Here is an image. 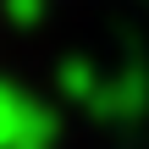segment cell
Instances as JSON below:
<instances>
[]
</instances>
